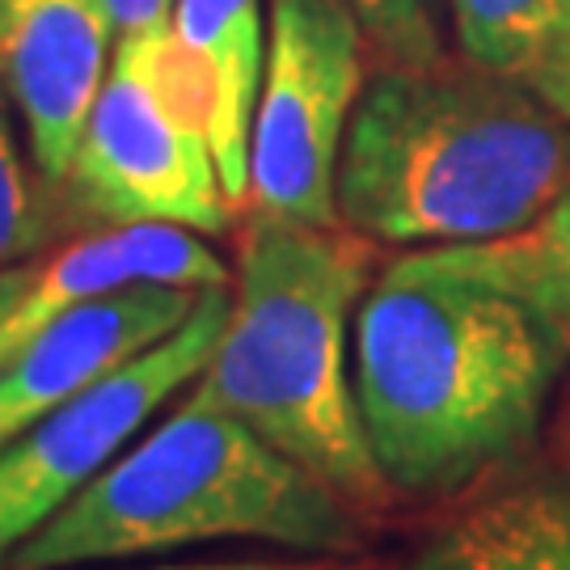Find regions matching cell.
<instances>
[{"label":"cell","mask_w":570,"mask_h":570,"mask_svg":"<svg viewBox=\"0 0 570 570\" xmlns=\"http://www.w3.org/2000/svg\"><path fill=\"white\" fill-rule=\"evenodd\" d=\"M570 343L499 287L414 249L364 292L351 376L376 469L393 494L449 499L515 465L537 431Z\"/></svg>","instance_id":"6da1fadb"},{"label":"cell","mask_w":570,"mask_h":570,"mask_svg":"<svg viewBox=\"0 0 570 570\" xmlns=\"http://www.w3.org/2000/svg\"><path fill=\"white\" fill-rule=\"evenodd\" d=\"M570 195V119L482 63H385L338 157V220L367 242L469 245L532 225Z\"/></svg>","instance_id":"7a4b0ae2"},{"label":"cell","mask_w":570,"mask_h":570,"mask_svg":"<svg viewBox=\"0 0 570 570\" xmlns=\"http://www.w3.org/2000/svg\"><path fill=\"white\" fill-rule=\"evenodd\" d=\"M372 266V242L355 228L296 225L249 207L225 330L190 389L355 511H376L393 494L367 444L351 376V330Z\"/></svg>","instance_id":"3957f363"},{"label":"cell","mask_w":570,"mask_h":570,"mask_svg":"<svg viewBox=\"0 0 570 570\" xmlns=\"http://www.w3.org/2000/svg\"><path fill=\"white\" fill-rule=\"evenodd\" d=\"M216 541L346 558L360 553L364 529L360 511L322 478L190 393L26 537L4 567L68 570Z\"/></svg>","instance_id":"277c9868"},{"label":"cell","mask_w":570,"mask_h":570,"mask_svg":"<svg viewBox=\"0 0 570 570\" xmlns=\"http://www.w3.org/2000/svg\"><path fill=\"white\" fill-rule=\"evenodd\" d=\"M60 204L68 225L85 233L174 225L225 237L233 228L237 207L212 144L204 68L174 26L115 39Z\"/></svg>","instance_id":"5b68a950"},{"label":"cell","mask_w":570,"mask_h":570,"mask_svg":"<svg viewBox=\"0 0 570 570\" xmlns=\"http://www.w3.org/2000/svg\"><path fill=\"white\" fill-rule=\"evenodd\" d=\"M367 35L351 0H266V60L249 127V207L338 220V157L364 94Z\"/></svg>","instance_id":"8992f818"},{"label":"cell","mask_w":570,"mask_h":570,"mask_svg":"<svg viewBox=\"0 0 570 570\" xmlns=\"http://www.w3.org/2000/svg\"><path fill=\"white\" fill-rule=\"evenodd\" d=\"M225 317L228 287H204L195 313L169 338L106 372L0 449V567L110 465L174 393L195 385Z\"/></svg>","instance_id":"52a82bcc"},{"label":"cell","mask_w":570,"mask_h":570,"mask_svg":"<svg viewBox=\"0 0 570 570\" xmlns=\"http://www.w3.org/2000/svg\"><path fill=\"white\" fill-rule=\"evenodd\" d=\"M110 51L115 26L98 0H0V89L56 195Z\"/></svg>","instance_id":"ba28073f"},{"label":"cell","mask_w":570,"mask_h":570,"mask_svg":"<svg viewBox=\"0 0 570 570\" xmlns=\"http://www.w3.org/2000/svg\"><path fill=\"white\" fill-rule=\"evenodd\" d=\"M199 296L195 287L131 284L56 317L0 364V449L106 372L169 338L195 313Z\"/></svg>","instance_id":"9c48e42d"},{"label":"cell","mask_w":570,"mask_h":570,"mask_svg":"<svg viewBox=\"0 0 570 570\" xmlns=\"http://www.w3.org/2000/svg\"><path fill=\"white\" fill-rule=\"evenodd\" d=\"M131 284H174L204 292V287H228L233 271L204 242V233L190 228L136 225L85 233L81 242L35 258L30 284L21 287L13 308L0 317V364L18 355L68 308Z\"/></svg>","instance_id":"30bf717a"},{"label":"cell","mask_w":570,"mask_h":570,"mask_svg":"<svg viewBox=\"0 0 570 570\" xmlns=\"http://www.w3.org/2000/svg\"><path fill=\"white\" fill-rule=\"evenodd\" d=\"M410 570H570V473L524 469L449 515Z\"/></svg>","instance_id":"8fae6325"},{"label":"cell","mask_w":570,"mask_h":570,"mask_svg":"<svg viewBox=\"0 0 570 570\" xmlns=\"http://www.w3.org/2000/svg\"><path fill=\"white\" fill-rule=\"evenodd\" d=\"M174 35L204 68L212 144L233 207H249V127L266 60L263 0H174Z\"/></svg>","instance_id":"7c38bea8"},{"label":"cell","mask_w":570,"mask_h":570,"mask_svg":"<svg viewBox=\"0 0 570 570\" xmlns=\"http://www.w3.org/2000/svg\"><path fill=\"white\" fill-rule=\"evenodd\" d=\"M423 258L524 301L570 343V195L520 233L494 242L435 245L423 249Z\"/></svg>","instance_id":"4fadbf2b"},{"label":"cell","mask_w":570,"mask_h":570,"mask_svg":"<svg viewBox=\"0 0 570 570\" xmlns=\"http://www.w3.org/2000/svg\"><path fill=\"white\" fill-rule=\"evenodd\" d=\"M444 9L461 56L515 81H529L570 18V0H444Z\"/></svg>","instance_id":"5bb4252c"},{"label":"cell","mask_w":570,"mask_h":570,"mask_svg":"<svg viewBox=\"0 0 570 570\" xmlns=\"http://www.w3.org/2000/svg\"><path fill=\"white\" fill-rule=\"evenodd\" d=\"M18 110L0 89V266L30 263L68 225L56 186L39 174L18 136Z\"/></svg>","instance_id":"9a60e30c"},{"label":"cell","mask_w":570,"mask_h":570,"mask_svg":"<svg viewBox=\"0 0 570 570\" xmlns=\"http://www.w3.org/2000/svg\"><path fill=\"white\" fill-rule=\"evenodd\" d=\"M367 42L385 63L428 68L444 56V0H351Z\"/></svg>","instance_id":"2e32d148"},{"label":"cell","mask_w":570,"mask_h":570,"mask_svg":"<svg viewBox=\"0 0 570 570\" xmlns=\"http://www.w3.org/2000/svg\"><path fill=\"white\" fill-rule=\"evenodd\" d=\"M541 98V102L558 110L562 119H570V18L562 21V30L553 35V42L546 47V56L537 60V68L524 81Z\"/></svg>","instance_id":"e0dca14e"},{"label":"cell","mask_w":570,"mask_h":570,"mask_svg":"<svg viewBox=\"0 0 570 570\" xmlns=\"http://www.w3.org/2000/svg\"><path fill=\"white\" fill-rule=\"evenodd\" d=\"M98 4L115 26V39L157 30V26H169V18H174V0H98Z\"/></svg>","instance_id":"ac0fdd59"},{"label":"cell","mask_w":570,"mask_h":570,"mask_svg":"<svg viewBox=\"0 0 570 570\" xmlns=\"http://www.w3.org/2000/svg\"><path fill=\"white\" fill-rule=\"evenodd\" d=\"M326 562V558H322ZM317 558L313 562H263V558H233V562H165V567H148V570H317L322 567Z\"/></svg>","instance_id":"d6986e66"},{"label":"cell","mask_w":570,"mask_h":570,"mask_svg":"<svg viewBox=\"0 0 570 570\" xmlns=\"http://www.w3.org/2000/svg\"><path fill=\"white\" fill-rule=\"evenodd\" d=\"M30 271H35V258H30V263L0 266V317L13 308V301L21 296V287L30 284Z\"/></svg>","instance_id":"ffe728a7"},{"label":"cell","mask_w":570,"mask_h":570,"mask_svg":"<svg viewBox=\"0 0 570 570\" xmlns=\"http://www.w3.org/2000/svg\"><path fill=\"white\" fill-rule=\"evenodd\" d=\"M317 570H385V567H338V562H322Z\"/></svg>","instance_id":"44dd1931"}]
</instances>
